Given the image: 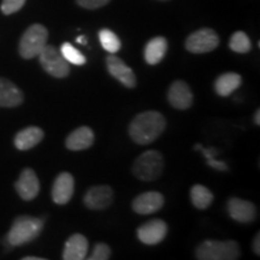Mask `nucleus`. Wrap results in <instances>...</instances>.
<instances>
[{
  "mask_svg": "<svg viewBox=\"0 0 260 260\" xmlns=\"http://www.w3.org/2000/svg\"><path fill=\"white\" fill-rule=\"evenodd\" d=\"M167 128V119L158 111L139 113L129 125V135L138 145H149L154 142Z\"/></svg>",
  "mask_w": 260,
  "mask_h": 260,
  "instance_id": "nucleus-1",
  "label": "nucleus"
},
{
  "mask_svg": "<svg viewBox=\"0 0 260 260\" xmlns=\"http://www.w3.org/2000/svg\"><path fill=\"white\" fill-rule=\"evenodd\" d=\"M44 229V220L37 217L19 216L14 220L6 236L10 246H23L34 241Z\"/></svg>",
  "mask_w": 260,
  "mask_h": 260,
  "instance_id": "nucleus-2",
  "label": "nucleus"
},
{
  "mask_svg": "<svg viewBox=\"0 0 260 260\" xmlns=\"http://www.w3.org/2000/svg\"><path fill=\"white\" fill-rule=\"evenodd\" d=\"M241 255L240 245L233 240L213 241L207 240L195 249V258L199 260H236Z\"/></svg>",
  "mask_w": 260,
  "mask_h": 260,
  "instance_id": "nucleus-3",
  "label": "nucleus"
},
{
  "mask_svg": "<svg viewBox=\"0 0 260 260\" xmlns=\"http://www.w3.org/2000/svg\"><path fill=\"white\" fill-rule=\"evenodd\" d=\"M132 170L139 180L145 182L155 181L160 177L164 170V158L160 152L149 149L135 159Z\"/></svg>",
  "mask_w": 260,
  "mask_h": 260,
  "instance_id": "nucleus-4",
  "label": "nucleus"
},
{
  "mask_svg": "<svg viewBox=\"0 0 260 260\" xmlns=\"http://www.w3.org/2000/svg\"><path fill=\"white\" fill-rule=\"evenodd\" d=\"M48 30L42 24L35 23L29 27L19 41L18 51L22 58L31 59L38 57L47 45Z\"/></svg>",
  "mask_w": 260,
  "mask_h": 260,
  "instance_id": "nucleus-5",
  "label": "nucleus"
},
{
  "mask_svg": "<svg viewBox=\"0 0 260 260\" xmlns=\"http://www.w3.org/2000/svg\"><path fill=\"white\" fill-rule=\"evenodd\" d=\"M41 67L48 75L56 79H65L70 74V64L61 56L60 51L52 45H46L39 54Z\"/></svg>",
  "mask_w": 260,
  "mask_h": 260,
  "instance_id": "nucleus-6",
  "label": "nucleus"
},
{
  "mask_svg": "<svg viewBox=\"0 0 260 260\" xmlns=\"http://www.w3.org/2000/svg\"><path fill=\"white\" fill-rule=\"evenodd\" d=\"M219 46L218 34L210 28H203L191 32L186 40V48L190 53H209Z\"/></svg>",
  "mask_w": 260,
  "mask_h": 260,
  "instance_id": "nucleus-7",
  "label": "nucleus"
},
{
  "mask_svg": "<svg viewBox=\"0 0 260 260\" xmlns=\"http://www.w3.org/2000/svg\"><path fill=\"white\" fill-rule=\"evenodd\" d=\"M138 239L144 245L154 246L160 243L168 235V224L161 219L148 220L138 228Z\"/></svg>",
  "mask_w": 260,
  "mask_h": 260,
  "instance_id": "nucleus-8",
  "label": "nucleus"
},
{
  "mask_svg": "<svg viewBox=\"0 0 260 260\" xmlns=\"http://www.w3.org/2000/svg\"><path fill=\"white\" fill-rule=\"evenodd\" d=\"M113 201V190L110 186H94L87 190L83 197V204L87 209L102 211L111 206Z\"/></svg>",
  "mask_w": 260,
  "mask_h": 260,
  "instance_id": "nucleus-9",
  "label": "nucleus"
},
{
  "mask_svg": "<svg viewBox=\"0 0 260 260\" xmlns=\"http://www.w3.org/2000/svg\"><path fill=\"white\" fill-rule=\"evenodd\" d=\"M106 67L109 74L115 77L118 82H121L123 86H125L126 88H135L138 81H136L134 71L130 69L121 58L115 54H110L106 58Z\"/></svg>",
  "mask_w": 260,
  "mask_h": 260,
  "instance_id": "nucleus-10",
  "label": "nucleus"
},
{
  "mask_svg": "<svg viewBox=\"0 0 260 260\" xmlns=\"http://www.w3.org/2000/svg\"><path fill=\"white\" fill-rule=\"evenodd\" d=\"M168 100L174 109L183 111V110H188L193 105L194 96L188 83L184 81L177 80L172 82L168 90Z\"/></svg>",
  "mask_w": 260,
  "mask_h": 260,
  "instance_id": "nucleus-11",
  "label": "nucleus"
},
{
  "mask_svg": "<svg viewBox=\"0 0 260 260\" xmlns=\"http://www.w3.org/2000/svg\"><path fill=\"white\" fill-rule=\"evenodd\" d=\"M16 191L19 198L25 201H31L38 197L40 191V181L32 169H24L19 175L17 182L15 183Z\"/></svg>",
  "mask_w": 260,
  "mask_h": 260,
  "instance_id": "nucleus-12",
  "label": "nucleus"
},
{
  "mask_svg": "<svg viewBox=\"0 0 260 260\" xmlns=\"http://www.w3.org/2000/svg\"><path fill=\"white\" fill-rule=\"evenodd\" d=\"M226 209L232 219L239 223L248 224L254 222L256 218V207L251 201L232 198L228 201Z\"/></svg>",
  "mask_w": 260,
  "mask_h": 260,
  "instance_id": "nucleus-13",
  "label": "nucleus"
},
{
  "mask_svg": "<svg viewBox=\"0 0 260 260\" xmlns=\"http://www.w3.org/2000/svg\"><path fill=\"white\" fill-rule=\"evenodd\" d=\"M164 195L161 193H159V191H146V193L138 195L133 200L132 207L136 213L147 216V214L158 212L164 206Z\"/></svg>",
  "mask_w": 260,
  "mask_h": 260,
  "instance_id": "nucleus-14",
  "label": "nucleus"
},
{
  "mask_svg": "<svg viewBox=\"0 0 260 260\" xmlns=\"http://www.w3.org/2000/svg\"><path fill=\"white\" fill-rule=\"evenodd\" d=\"M75 191L74 176L69 172H61L57 176L52 186V200L57 205H67Z\"/></svg>",
  "mask_w": 260,
  "mask_h": 260,
  "instance_id": "nucleus-15",
  "label": "nucleus"
},
{
  "mask_svg": "<svg viewBox=\"0 0 260 260\" xmlns=\"http://www.w3.org/2000/svg\"><path fill=\"white\" fill-rule=\"evenodd\" d=\"M88 240L82 234H74L65 242L63 251L64 260H83L88 253Z\"/></svg>",
  "mask_w": 260,
  "mask_h": 260,
  "instance_id": "nucleus-16",
  "label": "nucleus"
},
{
  "mask_svg": "<svg viewBox=\"0 0 260 260\" xmlns=\"http://www.w3.org/2000/svg\"><path fill=\"white\" fill-rule=\"evenodd\" d=\"M94 144V133L89 126H80L75 129L65 140V146L70 151H84Z\"/></svg>",
  "mask_w": 260,
  "mask_h": 260,
  "instance_id": "nucleus-17",
  "label": "nucleus"
},
{
  "mask_svg": "<svg viewBox=\"0 0 260 260\" xmlns=\"http://www.w3.org/2000/svg\"><path fill=\"white\" fill-rule=\"evenodd\" d=\"M45 133L44 130L39 126H28L24 128L16 134L14 139L15 147L19 149V151H28L32 147L40 144L44 140Z\"/></svg>",
  "mask_w": 260,
  "mask_h": 260,
  "instance_id": "nucleus-18",
  "label": "nucleus"
},
{
  "mask_svg": "<svg viewBox=\"0 0 260 260\" xmlns=\"http://www.w3.org/2000/svg\"><path fill=\"white\" fill-rule=\"evenodd\" d=\"M23 100V93L14 82L0 77V107L19 106Z\"/></svg>",
  "mask_w": 260,
  "mask_h": 260,
  "instance_id": "nucleus-19",
  "label": "nucleus"
},
{
  "mask_svg": "<svg viewBox=\"0 0 260 260\" xmlns=\"http://www.w3.org/2000/svg\"><path fill=\"white\" fill-rule=\"evenodd\" d=\"M168 51V40L164 37L151 39L145 47V60L149 65H157L162 60Z\"/></svg>",
  "mask_w": 260,
  "mask_h": 260,
  "instance_id": "nucleus-20",
  "label": "nucleus"
},
{
  "mask_svg": "<svg viewBox=\"0 0 260 260\" xmlns=\"http://www.w3.org/2000/svg\"><path fill=\"white\" fill-rule=\"evenodd\" d=\"M242 84L241 75L236 73H224L214 81V90L220 96H229L236 92Z\"/></svg>",
  "mask_w": 260,
  "mask_h": 260,
  "instance_id": "nucleus-21",
  "label": "nucleus"
},
{
  "mask_svg": "<svg viewBox=\"0 0 260 260\" xmlns=\"http://www.w3.org/2000/svg\"><path fill=\"white\" fill-rule=\"evenodd\" d=\"M213 194L203 184H194L190 189V200L198 210H206L213 203Z\"/></svg>",
  "mask_w": 260,
  "mask_h": 260,
  "instance_id": "nucleus-22",
  "label": "nucleus"
},
{
  "mask_svg": "<svg viewBox=\"0 0 260 260\" xmlns=\"http://www.w3.org/2000/svg\"><path fill=\"white\" fill-rule=\"evenodd\" d=\"M99 40L104 50L111 54L117 53L122 47L119 38L112 30H110V29H102L99 31Z\"/></svg>",
  "mask_w": 260,
  "mask_h": 260,
  "instance_id": "nucleus-23",
  "label": "nucleus"
},
{
  "mask_svg": "<svg viewBox=\"0 0 260 260\" xmlns=\"http://www.w3.org/2000/svg\"><path fill=\"white\" fill-rule=\"evenodd\" d=\"M229 47L236 53H248L252 50V42L243 31H235L229 41Z\"/></svg>",
  "mask_w": 260,
  "mask_h": 260,
  "instance_id": "nucleus-24",
  "label": "nucleus"
},
{
  "mask_svg": "<svg viewBox=\"0 0 260 260\" xmlns=\"http://www.w3.org/2000/svg\"><path fill=\"white\" fill-rule=\"evenodd\" d=\"M60 53L69 64H74V65L86 64V57H84L83 54L77 50V48H75L70 42H64V44L61 45Z\"/></svg>",
  "mask_w": 260,
  "mask_h": 260,
  "instance_id": "nucleus-25",
  "label": "nucleus"
},
{
  "mask_svg": "<svg viewBox=\"0 0 260 260\" xmlns=\"http://www.w3.org/2000/svg\"><path fill=\"white\" fill-rule=\"evenodd\" d=\"M111 248L106 243H96L94 246L92 254L88 256L89 260H107L111 258Z\"/></svg>",
  "mask_w": 260,
  "mask_h": 260,
  "instance_id": "nucleus-26",
  "label": "nucleus"
},
{
  "mask_svg": "<svg viewBox=\"0 0 260 260\" xmlns=\"http://www.w3.org/2000/svg\"><path fill=\"white\" fill-rule=\"evenodd\" d=\"M27 0H3L2 2V12L4 15H12L23 8Z\"/></svg>",
  "mask_w": 260,
  "mask_h": 260,
  "instance_id": "nucleus-27",
  "label": "nucleus"
},
{
  "mask_svg": "<svg viewBox=\"0 0 260 260\" xmlns=\"http://www.w3.org/2000/svg\"><path fill=\"white\" fill-rule=\"evenodd\" d=\"M76 3L83 9L96 10L109 4L110 0H76Z\"/></svg>",
  "mask_w": 260,
  "mask_h": 260,
  "instance_id": "nucleus-28",
  "label": "nucleus"
},
{
  "mask_svg": "<svg viewBox=\"0 0 260 260\" xmlns=\"http://www.w3.org/2000/svg\"><path fill=\"white\" fill-rule=\"evenodd\" d=\"M206 162L209 167H211L214 170H218V171H226L228 170V165L225 162L222 161V160H218V159L214 158H211V159H206Z\"/></svg>",
  "mask_w": 260,
  "mask_h": 260,
  "instance_id": "nucleus-29",
  "label": "nucleus"
},
{
  "mask_svg": "<svg viewBox=\"0 0 260 260\" xmlns=\"http://www.w3.org/2000/svg\"><path fill=\"white\" fill-rule=\"evenodd\" d=\"M253 252H254L256 255L260 254V234L259 233H256L254 239H253Z\"/></svg>",
  "mask_w": 260,
  "mask_h": 260,
  "instance_id": "nucleus-30",
  "label": "nucleus"
},
{
  "mask_svg": "<svg viewBox=\"0 0 260 260\" xmlns=\"http://www.w3.org/2000/svg\"><path fill=\"white\" fill-rule=\"evenodd\" d=\"M254 122L256 125H260V110L258 109L254 113Z\"/></svg>",
  "mask_w": 260,
  "mask_h": 260,
  "instance_id": "nucleus-31",
  "label": "nucleus"
},
{
  "mask_svg": "<svg viewBox=\"0 0 260 260\" xmlns=\"http://www.w3.org/2000/svg\"><path fill=\"white\" fill-rule=\"evenodd\" d=\"M76 41L79 42V44H81V45H86L87 44V40H86V38L83 37V35H81V37H79L76 39Z\"/></svg>",
  "mask_w": 260,
  "mask_h": 260,
  "instance_id": "nucleus-32",
  "label": "nucleus"
},
{
  "mask_svg": "<svg viewBox=\"0 0 260 260\" xmlns=\"http://www.w3.org/2000/svg\"><path fill=\"white\" fill-rule=\"evenodd\" d=\"M23 260H44V258H38V256H25Z\"/></svg>",
  "mask_w": 260,
  "mask_h": 260,
  "instance_id": "nucleus-33",
  "label": "nucleus"
},
{
  "mask_svg": "<svg viewBox=\"0 0 260 260\" xmlns=\"http://www.w3.org/2000/svg\"><path fill=\"white\" fill-rule=\"evenodd\" d=\"M159 2H169V0H159Z\"/></svg>",
  "mask_w": 260,
  "mask_h": 260,
  "instance_id": "nucleus-34",
  "label": "nucleus"
}]
</instances>
